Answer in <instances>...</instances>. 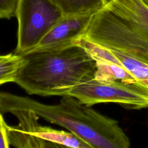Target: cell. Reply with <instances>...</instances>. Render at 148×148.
I'll use <instances>...</instances> for the list:
<instances>
[{"instance_id": "cell-1", "label": "cell", "mask_w": 148, "mask_h": 148, "mask_svg": "<svg viewBox=\"0 0 148 148\" xmlns=\"http://www.w3.org/2000/svg\"><path fill=\"white\" fill-rule=\"evenodd\" d=\"M29 110L45 120L63 127L91 148H128L130 140L116 120L105 116L76 98L62 96L57 105H46L27 97L0 92V110Z\"/></svg>"}, {"instance_id": "cell-2", "label": "cell", "mask_w": 148, "mask_h": 148, "mask_svg": "<svg viewBox=\"0 0 148 148\" xmlns=\"http://www.w3.org/2000/svg\"><path fill=\"white\" fill-rule=\"evenodd\" d=\"M19 55L24 61L14 83L29 94L68 95L74 86L94 77L95 60L76 44L56 49H34Z\"/></svg>"}, {"instance_id": "cell-3", "label": "cell", "mask_w": 148, "mask_h": 148, "mask_svg": "<svg viewBox=\"0 0 148 148\" xmlns=\"http://www.w3.org/2000/svg\"><path fill=\"white\" fill-rule=\"evenodd\" d=\"M83 36L148 64V6L142 0H112L92 14Z\"/></svg>"}, {"instance_id": "cell-4", "label": "cell", "mask_w": 148, "mask_h": 148, "mask_svg": "<svg viewBox=\"0 0 148 148\" xmlns=\"http://www.w3.org/2000/svg\"><path fill=\"white\" fill-rule=\"evenodd\" d=\"M64 15L53 0H17L15 10L17 44L14 54H23L35 48Z\"/></svg>"}, {"instance_id": "cell-5", "label": "cell", "mask_w": 148, "mask_h": 148, "mask_svg": "<svg viewBox=\"0 0 148 148\" xmlns=\"http://www.w3.org/2000/svg\"><path fill=\"white\" fill-rule=\"evenodd\" d=\"M68 95L88 106L100 103H115L131 109L148 107V88L136 82L105 83L94 77L74 86Z\"/></svg>"}, {"instance_id": "cell-6", "label": "cell", "mask_w": 148, "mask_h": 148, "mask_svg": "<svg viewBox=\"0 0 148 148\" xmlns=\"http://www.w3.org/2000/svg\"><path fill=\"white\" fill-rule=\"evenodd\" d=\"M93 13L64 15L34 49H56L73 45L84 35Z\"/></svg>"}, {"instance_id": "cell-7", "label": "cell", "mask_w": 148, "mask_h": 148, "mask_svg": "<svg viewBox=\"0 0 148 148\" xmlns=\"http://www.w3.org/2000/svg\"><path fill=\"white\" fill-rule=\"evenodd\" d=\"M73 44L83 48L95 61H109L124 68L133 75L136 82L148 79V64L125 52L97 45L84 36L79 38Z\"/></svg>"}, {"instance_id": "cell-8", "label": "cell", "mask_w": 148, "mask_h": 148, "mask_svg": "<svg viewBox=\"0 0 148 148\" xmlns=\"http://www.w3.org/2000/svg\"><path fill=\"white\" fill-rule=\"evenodd\" d=\"M95 61L96 70L94 77L100 82L111 83L119 81L128 84L136 82L131 72L120 65L105 61Z\"/></svg>"}, {"instance_id": "cell-9", "label": "cell", "mask_w": 148, "mask_h": 148, "mask_svg": "<svg viewBox=\"0 0 148 148\" xmlns=\"http://www.w3.org/2000/svg\"><path fill=\"white\" fill-rule=\"evenodd\" d=\"M64 15L95 13L105 6L103 0H53Z\"/></svg>"}, {"instance_id": "cell-10", "label": "cell", "mask_w": 148, "mask_h": 148, "mask_svg": "<svg viewBox=\"0 0 148 148\" xmlns=\"http://www.w3.org/2000/svg\"><path fill=\"white\" fill-rule=\"evenodd\" d=\"M21 56L9 54L0 60V85L14 82L17 72L23 62Z\"/></svg>"}, {"instance_id": "cell-11", "label": "cell", "mask_w": 148, "mask_h": 148, "mask_svg": "<svg viewBox=\"0 0 148 148\" xmlns=\"http://www.w3.org/2000/svg\"><path fill=\"white\" fill-rule=\"evenodd\" d=\"M17 0H0V19H10L15 16Z\"/></svg>"}, {"instance_id": "cell-12", "label": "cell", "mask_w": 148, "mask_h": 148, "mask_svg": "<svg viewBox=\"0 0 148 148\" xmlns=\"http://www.w3.org/2000/svg\"><path fill=\"white\" fill-rule=\"evenodd\" d=\"M9 145L7 124L2 116L0 118V148H7L9 147Z\"/></svg>"}, {"instance_id": "cell-13", "label": "cell", "mask_w": 148, "mask_h": 148, "mask_svg": "<svg viewBox=\"0 0 148 148\" xmlns=\"http://www.w3.org/2000/svg\"><path fill=\"white\" fill-rule=\"evenodd\" d=\"M136 82L139 84H141V85L144 86L146 87L147 88H148V79L144 80H140V81H138Z\"/></svg>"}, {"instance_id": "cell-14", "label": "cell", "mask_w": 148, "mask_h": 148, "mask_svg": "<svg viewBox=\"0 0 148 148\" xmlns=\"http://www.w3.org/2000/svg\"><path fill=\"white\" fill-rule=\"evenodd\" d=\"M112 0H103V2H104V4H105V6H106V5H108L109 2H110Z\"/></svg>"}, {"instance_id": "cell-15", "label": "cell", "mask_w": 148, "mask_h": 148, "mask_svg": "<svg viewBox=\"0 0 148 148\" xmlns=\"http://www.w3.org/2000/svg\"><path fill=\"white\" fill-rule=\"evenodd\" d=\"M6 56V55H3V56L0 55V60H2V59H3V58H4Z\"/></svg>"}, {"instance_id": "cell-16", "label": "cell", "mask_w": 148, "mask_h": 148, "mask_svg": "<svg viewBox=\"0 0 148 148\" xmlns=\"http://www.w3.org/2000/svg\"><path fill=\"white\" fill-rule=\"evenodd\" d=\"M1 116H2V114H1V113H0V118L1 117Z\"/></svg>"}]
</instances>
